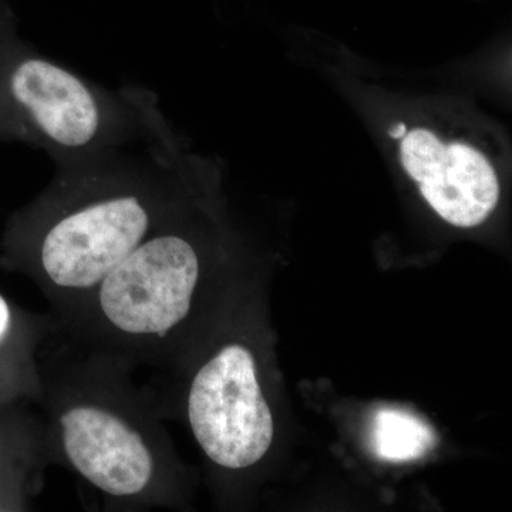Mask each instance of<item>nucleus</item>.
Wrapping results in <instances>:
<instances>
[{"label": "nucleus", "instance_id": "1", "mask_svg": "<svg viewBox=\"0 0 512 512\" xmlns=\"http://www.w3.org/2000/svg\"><path fill=\"white\" fill-rule=\"evenodd\" d=\"M107 360L106 370L84 367L56 383L49 400L50 437L74 473L111 500L165 504L163 429Z\"/></svg>", "mask_w": 512, "mask_h": 512}, {"label": "nucleus", "instance_id": "2", "mask_svg": "<svg viewBox=\"0 0 512 512\" xmlns=\"http://www.w3.org/2000/svg\"><path fill=\"white\" fill-rule=\"evenodd\" d=\"M200 279L194 242L164 224L77 302L69 316L99 355L119 363L163 359L165 343L190 316Z\"/></svg>", "mask_w": 512, "mask_h": 512}, {"label": "nucleus", "instance_id": "3", "mask_svg": "<svg viewBox=\"0 0 512 512\" xmlns=\"http://www.w3.org/2000/svg\"><path fill=\"white\" fill-rule=\"evenodd\" d=\"M165 224V194L117 184L74 194L43 217L32 258L46 292L66 309Z\"/></svg>", "mask_w": 512, "mask_h": 512}, {"label": "nucleus", "instance_id": "4", "mask_svg": "<svg viewBox=\"0 0 512 512\" xmlns=\"http://www.w3.org/2000/svg\"><path fill=\"white\" fill-rule=\"evenodd\" d=\"M106 124L99 94L76 74L36 55L0 18V141L83 151L101 140Z\"/></svg>", "mask_w": 512, "mask_h": 512}, {"label": "nucleus", "instance_id": "5", "mask_svg": "<svg viewBox=\"0 0 512 512\" xmlns=\"http://www.w3.org/2000/svg\"><path fill=\"white\" fill-rule=\"evenodd\" d=\"M188 424L215 466L242 471L266 456L275 434L252 350L229 343L198 367L188 387Z\"/></svg>", "mask_w": 512, "mask_h": 512}, {"label": "nucleus", "instance_id": "6", "mask_svg": "<svg viewBox=\"0 0 512 512\" xmlns=\"http://www.w3.org/2000/svg\"><path fill=\"white\" fill-rule=\"evenodd\" d=\"M399 140L404 170L444 221L474 228L493 214L500 200V181L480 150L421 127L406 131Z\"/></svg>", "mask_w": 512, "mask_h": 512}, {"label": "nucleus", "instance_id": "7", "mask_svg": "<svg viewBox=\"0 0 512 512\" xmlns=\"http://www.w3.org/2000/svg\"><path fill=\"white\" fill-rule=\"evenodd\" d=\"M372 437L377 456L394 463L426 456L437 443L436 433L426 421L393 407L376 413Z\"/></svg>", "mask_w": 512, "mask_h": 512}, {"label": "nucleus", "instance_id": "8", "mask_svg": "<svg viewBox=\"0 0 512 512\" xmlns=\"http://www.w3.org/2000/svg\"><path fill=\"white\" fill-rule=\"evenodd\" d=\"M10 320H12V313H10L8 302L0 296V342L8 333Z\"/></svg>", "mask_w": 512, "mask_h": 512}, {"label": "nucleus", "instance_id": "9", "mask_svg": "<svg viewBox=\"0 0 512 512\" xmlns=\"http://www.w3.org/2000/svg\"><path fill=\"white\" fill-rule=\"evenodd\" d=\"M406 133V126L404 124L399 123L397 126H394L392 131V136L394 138H400L403 136V134Z\"/></svg>", "mask_w": 512, "mask_h": 512}]
</instances>
